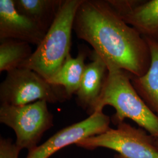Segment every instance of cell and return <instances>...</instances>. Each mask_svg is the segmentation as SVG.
<instances>
[{
  "label": "cell",
  "mask_w": 158,
  "mask_h": 158,
  "mask_svg": "<svg viewBox=\"0 0 158 158\" xmlns=\"http://www.w3.org/2000/svg\"><path fill=\"white\" fill-rule=\"evenodd\" d=\"M73 31L93 47L108 70H123L141 77L149 68L146 40L125 23L107 0H83L76 14Z\"/></svg>",
  "instance_id": "obj_1"
},
{
  "label": "cell",
  "mask_w": 158,
  "mask_h": 158,
  "mask_svg": "<svg viewBox=\"0 0 158 158\" xmlns=\"http://www.w3.org/2000/svg\"><path fill=\"white\" fill-rule=\"evenodd\" d=\"M110 106L115 110L111 121L116 126L128 118L155 139L158 138V117L138 94L130 74L119 69H109L107 78L96 106L95 112ZM94 112V113H95Z\"/></svg>",
  "instance_id": "obj_2"
},
{
  "label": "cell",
  "mask_w": 158,
  "mask_h": 158,
  "mask_svg": "<svg viewBox=\"0 0 158 158\" xmlns=\"http://www.w3.org/2000/svg\"><path fill=\"white\" fill-rule=\"evenodd\" d=\"M83 1L63 0L45 38L19 68L32 70L47 81L56 73L70 54L74 18Z\"/></svg>",
  "instance_id": "obj_3"
},
{
  "label": "cell",
  "mask_w": 158,
  "mask_h": 158,
  "mask_svg": "<svg viewBox=\"0 0 158 158\" xmlns=\"http://www.w3.org/2000/svg\"><path fill=\"white\" fill-rule=\"evenodd\" d=\"M69 100L61 87L50 84L39 74L27 68L8 72L0 85L1 105L24 106L37 101L48 103Z\"/></svg>",
  "instance_id": "obj_4"
},
{
  "label": "cell",
  "mask_w": 158,
  "mask_h": 158,
  "mask_svg": "<svg viewBox=\"0 0 158 158\" xmlns=\"http://www.w3.org/2000/svg\"><path fill=\"white\" fill-rule=\"evenodd\" d=\"M0 122L14 131L17 147L29 152L38 146L44 133L53 126V115L45 101L19 106L1 105Z\"/></svg>",
  "instance_id": "obj_5"
},
{
  "label": "cell",
  "mask_w": 158,
  "mask_h": 158,
  "mask_svg": "<svg viewBox=\"0 0 158 158\" xmlns=\"http://www.w3.org/2000/svg\"><path fill=\"white\" fill-rule=\"evenodd\" d=\"M155 139L141 128L124 122L98 135L78 142L77 147L87 150L99 148L115 152V158H158Z\"/></svg>",
  "instance_id": "obj_6"
},
{
  "label": "cell",
  "mask_w": 158,
  "mask_h": 158,
  "mask_svg": "<svg viewBox=\"0 0 158 158\" xmlns=\"http://www.w3.org/2000/svg\"><path fill=\"white\" fill-rule=\"evenodd\" d=\"M111 118L102 111H96L88 118L57 131L44 143L29 151L26 158H49L65 147L110 128Z\"/></svg>",
  "instance_id": "obj_7"
},
{
  "label": "cell",
  "mask_w": 158,
  "mask_h": 158,
  "mask_svg": "<svg viewBox=\"0 0 158 158\" xmlns=\"http://www.w3.org/2000/svg\"><path fill=\"white\" fill-rule=\"evenodd\" d=\"M125 23L158 42V0H107Z\"/></svg>",
  "instance_id": "obj_8"
},
{
  "label": "cell",
  "mask_w": 158,
  "mask_h": 158,
  "mask_svg": "<svg viewBox=\"0 0 158 158\" xmlns=\"http://www.w3.org/2000/svg\"><path fill=\"white\" fill-rule=\"evenodd\" d=\"M46 34L39 25L17 11L14 0H0V40H19L38 46Z\"/></svg>",
  "instance_id": "obj_9"
},
{
  "label": "cell",
  "mask_w": 158,
  "mask_h": 158,
  "mask_svg": "<svg viewBox=\"0 0 158 158\" xmlns=\"http://www.w3.org/2000/svg\"><path fill=\"white\" fill-rule=\"evenodd\" d=\"M91 59L86 64L79 89L75 94L77 105L89 115L95 112L108 74L106 63L94 51Z\"/></svg>",
  "instance_id": "obj_10"
},
{
  "label": "cell",
  "mask_w": 158,
  "mask_h": 158,
  "mask_svg": "<svg viewBox=\"0 0 158 158\" xmlns=\"http://www.w3.org/2000/svg\"><path fill=\"white\" fill-rule=\"evenodd\" d=\"M151 53V64L147 73L141 77L130 74L138 94L148 107L158 117V42L145 38Z\"/></svg>",
  "instance_id": "obj_11"
},
{
  "label": "cell",
  "mask_w": 158,
  "mask_h": 158,
  "mask_svg": "<svg viewBox=\"0 0 158 158\" xmlns=\"http://www.w3.org/2000/svg\"><path fill=\"white\" fill-rule=\"evenodd\" d=\"M87 54L83 49L79 50L76 57H72L70 53L56 73L48 81L51 85L62 87L69 99L79 89L86 67L85 60Z\"/></svg>",
  "instance_id": "obj_12"
},
{
  "label": "cell",
  "mask_w": 158,
  "mask_h": 158,
  "mask_svg": "<svg viewBox=\"0 0 158 158\" xmlns=\"http://www.w3.org/2000/svg\"><path fill=\"white\" fill-rule=\"evenodd\" d=\"M21 14L28 17L47 32L56 17L63 0H14Z\"/></svg>",
  "instance_id": "obj_13"
},
{
  "label": "cell",
  "mask_w": 158,
  "mask_h": 158,
  "mask_svg": "<svg viewBox=\"0 0 158 158\" xmlns=\"http://www.w3.org/2000/svg\"><path fill=\"white\" fill-rule=\"evenodd\" d=\"M30 44L19 40H0V72H10L19 68L32 56Z\"/></svg>",
  "instance_id": "obj_14"
},
{
  "label": "cell",
  "mask_w": 158,
  "mask_h": 158,
  "mask_svg": "<svg viewBox=\"0 0 158 158\" xmlns=\"http://www.w3.org/2000/svg\"><path fill=\"white\" fill-rule=\"evenodd\" d=\"M21 151L10 138H1L0 158H18Z\"/></svg>",
  "instance_id": "obj_15"
},
{
  "label": "cell",
  "mask_w": 158,
  "mask_h": 158,
  "mask_svg": "<svg viewBox=\"0 0 158 158\" xmlns=\"http://www.w3.org/2000/svg\"><path fill=\"white\" fill-rule=\"evenodd\" d=\"M155 144L158 149V139H155Z\"/></svg>",
  "instance_id": "obj_16"
}]
</instances>
